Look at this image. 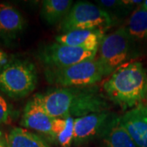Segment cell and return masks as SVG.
Instances as JSON below:
<instances>
[{
  "label": "cell",
  "mask_w": 147,
  "mask_h": 147,
  "mask_svg": "<svg viewBox=\"0 0 147 147\" xmlns=\"http://www.w3.org/2000/svg\"><path fill=\"white\" fill-rule=\"evenodd\" d=\"M147 75L141 62L134 61L120 66L103 84L106 96L123 109L131 108L146 95Z\"/></svg>",
  "instance_id": "obj_1"
},
{
  "label": "cell",
  "mask_w": 147,
  "mask_h": 147,
  "mask_svg": "<svg viewBox=\"0 0 147 147\" xmlns=\"http://www.w3.org/2000/svg\"><path fill=\"white\" fill-rule=\"evenodd\" d=\"M45 76L49 84L61 88H82L100 82L105 73L99 61L95 58L67 67L46 69Z\"/></svg>",
  "instance_id": "obj_2"
},
{
  "label": "cell",
  "mask_w": 147,
  "mask_h": 147,
  "mask_svg": "<svg viewBox=\"0 0 147 147\" xmlns=\"http://www.w3.org/2000/svg\"><path fill=\"white\" fill-rule=\"evenodd\" d=\"M38 74L35 65L28 61H14L0 70V90L14 99L26 97L35 89Z\"/></svg>",
  "instance_id": "obj_3"
},
{
  "label": "cell",
  "mask_w": 147,
  "mask_h": 147,
  "mask_svg": "<svg viewBox=\"0 0 147 147\" xmlns=\"http://www.w3.org/2000/svg\"><path fill=\"white\" fill-rule=\"evenodd\" d=\"M113 18L99 6L86 1L74 3L60 24L62 34L77 30H105L113 26Z\"/></svg>",
  "instance_id": "obj_4"
},
{
  "label": "cell",
  "mask_w": 147,
  "mask_h": 147,
  "mask_svg": "<svg viewBox=\"0 0 147 147\" xmlns=\"http://www.w3.org/2000/svg\"><path fill=\"white\" fill-rule=\"evenodd\" d=\"M131 41L123 26L103 37L98 48L97 60L103 68L105 76L112 74L126 64L131 55Z\"/></svg>",
  "instance_id": "obj_5"
},
{
  "label": "cell",
  "mask_w": 147,
  "mask_h": 147,
  "mask_svg": "<svg viewBox=\"0 0 147 147\" xmlns=\"http://www.w3.org/2000/svg\"><path fill=\"white\" fill-rule=\"evenodd\" d=\"M97 52L98 50L72 47L56 42L39 49L38 58L46 69L63 68L95 59Z\"/></svg>",
  "instance_id": "obj_6"
},
{
  "label": "cell",
  "mask_w": 147,
  "mask_h": 147,
  "mask_svg": "<svg viewBox=\"0 0 147 147\" xmlns=\"http://www.w3.org/2000/svg\"><path fill=\"white\" fill-rule=\"evenodd\" d=\"M74 97L69 116L79 118L91 114L108 111L110 105L96 87L74 88Z\"/></svg>",
  "instance_id": "obj_7"
},
{
  "label": "cell",
  "mask_w": 147,
  "mask_h": 147,
  "mask_svg": "<svg viewBox=\"0 0 147 147\" xmlns=\"http://www.w3.org/2000/svg\"><path fill=\"white\" fill-rule=\"evenodd\" d=\"M54 121L55 119L43 110L37 95H35L31 100L28 101L24 108L21 126L42 133L53 141H56L53 131Z\"/></svg>",
  "instance_id": "obj_8"
},
{
  "label": "cell",
  "mask_w": 147,
  "mask_h": 147,
  "mask_svg": "<svg viewBox=\"0 0 147 147\" xmlns=\"http://www.w3.org/2000/svg\"><path fill=\"white\" fill-rule=\"evenodd\" d=\"M111 117V113L105 111L75 118L74 145L76 146H84L100 136Z\"/></svg>",
  "instance_id": "obj_9"
},
{
  "label": "cell",
  "mask_w": 147,
  "mask_h": 147,
  "mask_svg": "<svg viewBox=\"0 0 147 147\" xmlns=\"http://www.w3.org/2000/svg\"><path fill=\"white\" fill-rule=\"evenodd\" d=\"M43 110L54 119L69 115L74 97V88H60L45 94H36Z\"/></svg>",
  "instance_id": "obj_10"
},
{
  "label": "cell",
  "mask_w": 147,
  "mask_h": 147,
  "mask_svg": "<svg viewBox=\"0 0 147 147\" xmlns=\"http://www.w3.org/2000/svg\"><path fill=\"white\" fill-rule=\"evenodd\" d=\"M137 147H147V105H140L119 117Z\"/></svg>",
  "instance_id": "obj_11"
},
{
  "label": "cell",
  "mask_w": 147,
  "mask_h": 147,
  "mask_svg": "<svg viewBox=\"0 0 147 147\" xmlns=\"http://www.w3.org/2000/svg\"><path fill=\"white\" fill-rule=\"evenodd\" d=\"M103 30H77L61 34L56 37L57 42L72 47H83L89 50H98L105 36Z\"/></svg>",
  "instance_id": "obj_12"
},
{
  "label": "cell",
  "mask_w": 147,
  "mask_h": 147,
  "mask_svg": "<svg viewBox=\"0 0 147 147\" xmlns=\"http://www.w3.org/2000/svg\"><path fill=\"white\" fill-rule=\"evenodd\" d=\"M25 19L20 11L7 3H0V39H14L25 27Z\"/></svg>",
  "instance_id": "obj_13"
},
{
  "label": "cell",
  "mask_w": 147,
  "mask_h": 147,
  "mask_svg": "<svg viewBox=\"0 0 147 147\" xmlns=\"http://www.w3.org/2000/svg\"><path fill=\"white\" fill-rule=\"evenodd\" d=\"M105 147H137L119 117H111L100 135Z\"/></svg>",
  "instance_id": "obj_14"
},
{
  "label": "cell",
  "mask_w": 147,
  "mask_h": 147,
  "mask_svg": "<svg viewBox=\"0 0 147 147\" xmlns=\"http://www.w3.org/2000/svg\"><path fill=\"white\" fill-rule=\"evenodd\" d=\"M73 7L71 0H44L42 1L41 16L49 26L63 21Z\"/></svg>",
  "instance_id": "obj_15"
},
{
  "label": "cell",
  "mask_w": 147,
  "mask_h": 147,
  "mask_svg": "<svg viewBox=\"0 0 147 147\" xmlns=\"http://www.w3.org/2000/svg\"><path fill=\"white\" fill-rule=\"evenodd\" d=\"M124 29L132 41L147 39V9L139 6L129 16Z\"/></svg>",
  "instance_id": "obj_16"
},
{
  "label": "cell",
  "mask_w": 147,
  "mask_h": 147,
  "mask_svg": "<svg viewBox=\"0 0 147 147\" xmlns=\"http://www.w3.org/2000/svg\"><path fill=\"white\" fill-rule=\"evenodd\" d=\"M7 147H50L42 137L23 127H14L7 136Z\"/></svg>",
  "instance_id": "obj_17"
},
{
  "label": "cell",
  "mask_w": 147,
  "mask_h": 147,
  "mask_svg": "<svg viewBox=\"0 0 147 147\" xmlns=\"http://www.w3.org/2000/svg\"><path fill=\"white\" fill-rule=\"evenodd\" d=\"M75 118L67 116L62 119H55L53 131L56 141L61 147H70L74 144Z\"/></svg>",
  "instance_id": "obj_18"
},
{
  "label": "cell",
  "mask_w": 147,
  "mask_h": 147,
  "mask_svg": "<svg viewBox=\"0 0 147 147\" xmlns=\"http://www.w3.org/2000/svg\"><path fill=\"white\" fill-rule=\"evenodd\" d=\"M13 118L11 105L0 94V125L10 123Z\"/></svg>",
  "instance_id": "obj_19"
},
{
  "label": "cell",
  "mask_w": 147,
  "mask_h": 147,
  "mask_svg": "<svg viewBox=\"0 0 147 147\" xmlns=\"http://www.w3.org/2000/svg\"><path fill=\"white\" fill-rule=\"evenodd\" d=\"M0 147H7V137L1 130H0Z\"/></svg>",
  "instance_id": "obj_20"
},
{
  "label": "cell",
  "mask_w": 147,
  "mask_h": 147,
  "mask_svg": "<svg viewBox=\"0 0 147 147\" xmlns=\"http://www.w3.org/2000/svg\"><path fill=\"white\" fill-rule=\"evenodd\" d=\"M7 59V54L4 52H3L2 50H0V64L4 62Z\"/></svg>",
  "instance_id": "obj_21"
},
{
  "label": "cell",
  "mask_w": 147,
  "mask_h": 147,
  "mask_svg": "<svg viewBox=\"0 0 147 147\" xmlns=\"http://www.w3.org/2000/svg\"><path fill=\"white\" fill-rule=\"evenodd\" d=\"M140 6L143 8H145V9H147V0L146 1H143V3Z\"/></svg>",
  "instance_id": "obj_22"
},
{
  "label": "cell",
  "mask_w": 147,
  "mask_h": 147,
  "mask_svg": "<svg viewBox=\"0 0 147 147\" xmlns=\"http://www.w3.org/2000/svg\"><path fill=\"white\" fill-rule=\"evenodd\" d=\"M145 98L147 100V85H146V95H145Z\"/></svg>",
  "instance_id": "obj_23"
}]
</instances>
